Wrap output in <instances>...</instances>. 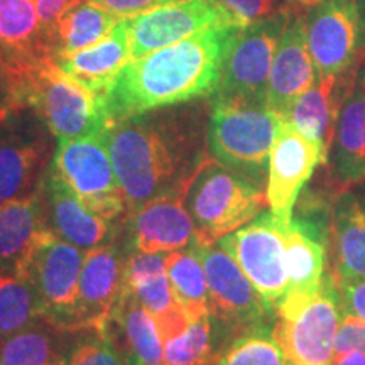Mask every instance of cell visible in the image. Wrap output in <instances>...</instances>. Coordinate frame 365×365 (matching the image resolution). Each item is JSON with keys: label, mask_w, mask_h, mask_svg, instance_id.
<instances>
[{"label": "cell", "mask_w": 365, "mask_h": 365, "mask_svg": "<svg viewBox=\"0 0 365 365\" xmlns=\"http://www.w3.org/2000/svg\"><path fill=\"white\" fill-rule=\"evenodd\" d=\"M207 125L202 103L196 100L139 113L108 127V153L129 213L173 190L190 188L210 159L205 153Z\"/></svg>", "instance_id": "1"}, {"label": "cell", "mask_w": 365, "mask_h": 365, "mask_svg": "<svg viewBox=\"0 0 365 365\" xmlns=\"http://www.w3.org/2000/svg\"><path fill=\"white\" fill-rule=\"evenodd\" d=\"M239 27L218 26L130 59L105 93L110 125L171 105L213 97Z\"/></svg>", "instance_id": "2"}, {"label": "cell", "mask_w": 365, "mask_h": 365, "mask_svg": "<svg viewBox=\"0 0 365 365\" xmlns=\"http://www.w3.org/2000/svg\"><path fill=\"white\" fill-rule=\"evenodd\" d=\"M282 117L264 103L212 98L207 148L213 161L262 186Z\"/></svg>", "instance_id": "3"}, {"label": "cell", "mask_w": 365, "mask_h": 365, "mask_svg": "<svg viewBox=\"0 0 365 365\" xmlns=\"http://www.w3.org/2000/svg\"><path fill=\"white\" fill-rule=\"evenodd\" d=\"M22 107H29L54 139H83L108 130L105 98L68 76L54 59L21 71Z\"/></svg>", "instance_id": "4"}, {"label": "cell", "mask_w": 365, "mask_h": 365, "mask_svg": "<svg viewBox=\"0 0 365 365\" xmlns=\"http://www.w3.org/2000/svg\"><path fill=\"white\" fill-rule=\"evenodd\" d=\"M266 188L227 170L212 158L203 164L186 193L196 227V244L213 245L262 213Z\"/></svg>", "instance_id": "5"}, {"label": "cell", "mask_w": 365, "mask_h": 365, "mask_svg": "<svg viewBox=\"0 0 365 365\" xmlns=\"http://www.w3.org/2000/svg\"><path fill=\"white\" fill-rule=\"evenodd\" d=\"M344 317L336 276H325L312 298L282 301L274 322V336L289 365H330L333 340Z\"/></svg>", "instance_id": "6"}, {"label": "cell", "mask_w": 365, "mask_h": 365, "mask_svg": "<svg viewBox=\"0 0 365 365\" xmlns=\"http://www.w3.org/2000/svg\"><path fill=\"white\" fill-rule=\"evenodd\" d=\"M51 170L103 220L118 223L129 213L108 153L107 132L83 139H58Z\"/></svg>", "instance_id": "7"}, {"label": "cell", "mask_w": 365, "mask_h": 365, "mask_svg": "<svg viewBox=\"0 0 365 365\" xmlns=\"http://www.w3.org/2000/svg\"><path fill=\"white\" fill-rule=\"evenodd\" d=\"M53 137L29 107L7 113L0 125V205L38 193L53 163Z\"/></svg>", "instance_id": "8"}, {"label": "cell", "mask_w": 365, "mask_h": 365, "mask_svg": "<svg viewBox=\"0 0 365 365\" xmlns=\"http://www.w3.org/2000/svg\"><path fill=\"white\" fill-rule=\"evenodd\" d=\"M85 254L76 245L44 230L19 267L34 287L43 318L68 331H73Z\"/></svg>", "instance_id": "9"}, {"label": "cell", "mask_w": 365, "mask_h": 365, "mask_svg": "<svg viewBox=\"0 0 365 365\" xmlns=\"http://www.w3.org/2000/svg\"><path fill=\"white\" fill-rule=\"evenodd\" d=\"M284 223L272 212H262L254 222L222 237L218 245L245 272L271 307L279 308L289 287Z\"/></svg>", "instance_id": "10"}, {"label": "cell", "mask_w": 365, "mask_h": 365, "mask_svg": "<svg viewBox=\"0 0 365 365\" xmlns=\"http://www.w3.org/2000/svg\"><path fill=\"white\" fill-rule=\"evenodd\" d=\"M289 16L287 11H281L237 31L227 51L220 85L213 98L267 105L272 59Z\"/></svg>", "instance_id": "11"}, {"label": "cell", "mask_w": 365, "mask_h": 365, "mask_svg": "<svg viewBox=\"0 0 365 365\" xmlns=\"http://www.w3.org/2000/svg\"><path fill=\"white\" fill-rule=\"evenodd\" d=\"M304 22L317 78L345 75L364 51L365 0H318Z\"/></svg>", "instance_id": "12"}, {"label": "cell", "mask_w": 365, "mask_h": 365, "mask_svg": "<svg viewBox=\"0 0 365 365\" xmlns=\"http://www.w3.org/2000/svg\"><path fill=\"white\" fill-rule=\"evenodd\" d=\"M208 282L210 314L223 335L276 322L277 312L255 289L245 272L218 244L198 245Z\"/></svg>", "instance_id": "13"}, {"label": "cell", "mask_w": 365, "mask_h": 365, "mask_svg": "<svg viewBox=\"0 0 365 365\" xmlns=\"http://www.w3.org/2000/svg\"><path fill=\"white\" fill-rule=\"evenodd\" d=\"M132 59L145 56L210 27L232 26L217 0H176L127 19Z\"/></svg>", "instance_id": "14"}, {"label": "cell", "mask_w": 365, "mask_h": 365, "mask_svg": "<svg viewBox=\"0 0 365 365\" xmlns=\"http://www.w3.org/2000/svg\"><path fill=\"white\" fill-rule=\"evenodd\" d=\"M125 257L120 228L110 242L86 250L73 313V331H105L124 284Z\"/></svg>", "instance_id": "15"}, {"label": "cell", "mask_w": 365, "mask_h": 365, "mask_svg": "<svg viewBox=\"0 0 365 365\" xmlns=\"http://www.w3.org/2000/svg\"><path fill=\"white\" fill-rule=\"evenodd\" d=\"M188 190H173L158 196L122 220L120 232L127 252L170 254L193 244L196 227L186 207Z\"/></svg>", "instance_id": "16"}, {"label": "cell", "mask_w": 365, "mask_h": 365, "mask_svg": "<svg viewBox=\"0 0 365 365\" xmlns=\"http://www.w3.org/2000/svg\"><path fill=\"white\" fill-rule=\"evenodd\" d=\"M322 163H327L322 149L282 118L269 158L266 182L267 205L274 215L291 223L301 190Z\"/></svg>", "instance_id": "17"}, {"label": "cell", "mask_w": 365, "mask_h": 365, "mask_svg": "<svg viewBox=\"0 0 365 365\" xmlns=\"http://www.w3.org/2000/svg\"><path fill=\"white\" fill-rule=\"evenodd\" d=\"M46 227L81 250L97 249L117 235L120 222L110 223L93 213L51 168L39 186Z\"/></svg>", "instance_id": "18"}, {"label": "cell", "mask_w": 365, "mask_h": 365, "mask_svg": "<svg viewBox=\"0 0 365 365\" xmlns=\"http://www.w3.org/2000/svg\"><path fill=\"white\" fill-rule=\"evenodd\" d=\"M317 81L312 53H309L307 22L303 16H289L272 59L267 81L266 103L269 110L286 118L304 91Z\"/></svg>", "instance_id": "19"}, {"label": "cell", "mask_w": 365, "mask_h": 365, "mask_svg": "<svg viewBox=\"0 0 365 365\" xmlns=\"http://www.w3.org/2000/svg\"><path fill=\"white\" fill-rule=\"evenodd\" d=\"M135 294L140 304L156 318L163 339L180 335L190 319L178 307L166 272V254L129 250L125 257L124 284Z\"/></svg>", "instance_id": "20"}, {"label": "cell", "mask_w": 365, "mask_h": 365, "mask_svg": "<svg viewBox=\"0 0 365 365\" xmlns=\"http://www.w3.org/2000/svg\"><path fill=\"white\" fill-rule=\"evenodd\" d=\"M100 335L110 339L124 365L164 364V339L156 318L124 286Z\"/></svg>", "instance_id": "21"}, {"label": "cell", "mask_w": 365, "mask_h": 365, "mask_svg": "<svg viewBox=\"0 0 365 365\" xmlns=\"http://www.w3.org/2000/svg\"><path fill=\"white\" fill-rule=\"evenodd\" d=\"M132 59L127 19H120L110 34L78 53L54 58V63L91 93L105 98L118 71Z\"/></svg>", "instance_id": "22"}, {"label": "cell", "mask_w": 365, "mask_h": 365, "mask_svg": "<svg viewBox=\"0 0 365 365\" xmlns=\"http://www.w3.org/2000/svg\"><path fill=\"white\" fill-rule=\"evenodd\" d=\"M289 287L282 301L312 298L325 279L327 234L317 220L293 217L286 230Z\"/></svg>", "instance_id": "23"}, {"label": "cell", "mask_w": 365, "mask_h": 365, "mask_svg": "<svg viewBox=\"0 0 365 365\" xmlns=\"http://www.w3.org/2000/svg\"><path fill=\"white\" fill-rule=\"evenodd\" d=\"M0 51L19 73L53 59L38 0H0Z\"/></svg>", "instance_id": "24"}, {"label": "cell", "mask_w": 365, "mask_h": 365, "mask_svg": "<svg viewBox=\"0 0 365 365\" xmlns=\"http://www.w3.org/2000/svg\"><path fill=\"white\" fill-rule=\"evenodd\" d=\"M341 76L317 78L312 88L296 100L286 115V120L296 130L322 149L325 161H328V154L335 139L340 108L345 102L340 95Z\"/></svg>", "instance_id": "25"}, {"label": "cell", "mask_w": 365, "mask_h": 365, "mask_svg": "<svg viewBox=\"0 0 365 365\" xmlns=\"http://www.w3.org/2000/svg\"><path fill=\"white\" fill-rule=\"evenodd\" d=\"M76 336L39 318L0 340V365H66Z\"/></svg>", "instance_id": "26"}, {"label": "cell", "mask_w": 365, "mask_h": 365, "mask_svg": "<svg viewBox=\"0 0 365 365\" xmlns=\"http://www.w3.org/2000/svg\"><path fill=\"white\" fill-rule=\"evenodd\" d=\"M48 230L39 191L0 205V271H19L38 237Z\"/></svg>", "instance_id": "27"}, {"label": "cell", "mask_w": 365, "mask_h": 365, "mask_svg": "<svg viewBox=\"0 0 365 365\" xmlns=\"http://www.w3.org/2000/svg\"><path fill=\"white\" fill-rule=\"evenodd\" d=\"M118 21L120 17H117L115 14L108 12L107 9L100 7L91 0H83L63 14L49 29L48 44L53 59L78 53L97 44L110 34Z\"/></svg>", "instance_id": "28"}, {"label": "cell", "mask_w": 365, "mask_h": 365, "mask_svg": "<svg viewBox=\"0 0 365 365\" xmlns=\"http://www.w3.org/2000/svg\"><path fill=\"white\" fill-rule=\"evenodd\" d=\"M335 166L346 185L365 181V83L346 95L335 130Z\"/></svg>", "instance_id": "29"}, {"label": "cell", "mask_w": 365, "mask_h": 365, "mask_svg": "<svg viewBox=\"0 0 365 365\" xmlns=\"http://www.w3.org/2000/svg\"><path fill=\"white\" fill-rule=\"evenodd\" d=\"M336 279L365 277V202L346 195L336 203L331 220Z\"/></svg>", "instance_id": "30"}, {"label": "cell", "mask_w": 365, "mask_h": 365, "mask_svg": "<svg viewBox=\"0 0 365 365\" xmlns=\"http://www.w3.org/2000/svg\"><path fill=\"white\" fill-rule=\"evenodd\" d=\"M166 272L175 301L190 322L210 314L207 274L195 244L166 254Z\"/></svg>", "instance_id": "31"}, {"label": "cell", "mask_w": 365, "mask_h": 365, "mask_svg": "<svg viewBox=\"0 0 365 365\" xmlns=\"http://www.w3.org/2000/svg\"><path fill=\"white\" fill-rule=\"evenodd\" d=\"M212 365H289V360L274 336V323H264L227 335Z\"/></svg>", "instance_id": "32"}, {"label": "cell", "mask_w": 365, "mask_h": 365, "mask_svg": "<svg viewBox=\"0 0 365 365\" xmlns=\"http://www.w3.org/2000/svg\"><path fill=\"white\" fill-rule=\"evenodd\" d=\"M223 339L225 335L212 314L193 319L180 335L164 341L163 365H212Z\"/></svg>", "instance_id": "33"}, {"label": "cell", "mask_w": 365, "mask_h": 365, "mask_svg": "<svg viewBox=\"0 0 365 365\" xmlns=\"http://www.w3.org/2000/svg\"><path fill=\"white\" fill-rule=\"evenodd\" d=\"M43 318L34 287L19 271H0V340Z\"/></svg>", "instance_id": "34"}, {"label": "cell", "mask_w": 365, "mask_h": 365, "mask_svg": "<svg viewBox=\"0 0 365 365\" xmlns=\"http://www.w3.org/2000/svg\"><path fill=\"white\" fill-rule=\"evenodd\" d=\"M66 365H124L110 339L97 331H80Z\"/></svg>", "instance_id": "35"}, {"label": "cell", "mask_w": 365, "mask_h": 365, "mask_svg": "<svg viewBox=\"0 0 365 365\" xmlns=\"http://www.w3.org/2000/svg\"><path fill=\"white\" fill-rule=\"evenodd\" d=\"M235 27H247L286 11L284 0H217Z\"/></svg>", "instance_id": "36"}, {"label": "cell", "mask_w": 365, "mask_h": 365, "mask_svg": "<svg viewBox=\"0 0 365 365\" xmlns=\"http://www.w3.org/2000/svg\"><path fill=\"white\" fill-rule=\"evenodd\" d=\"M22 107V75L0 51V115Z\"/></svg>", "instance_id": "37"}, {"label": "cell", "mask_w": 365, "mask_h": 365, "mask_svg": "<svg viewBox=\"0 0 365 365\" xmlns=\"http://www.w3.org/2000/svg\"><path fill=\"white\" fill-rule=\"evenodd\" d=\"M354 350L365 352V322L345 313L333 340V355L354 352Z\"/></svg>", "instance_id": "38"}, {"label": "cell", "mask_w": 365, "mask_h": 365, "mask_svg": "<svg viewBox=\"0 0 365 365\" xmlns=\"http://www.w3.org/2000/svg\"><path fill=\"white\" fill-rule=\"evenodd\" d=\"M336 281H339L341 304H344L345 313L365 322V277Z\"/></svg>", "instance_id": "39"}, {"label": "cell", "mask_w": 365, "mask_h": 365, "mask_svg": "<svg viewBox=\"0 0 365 365\" xmlns=\"http://www.w3.org/2000/svg\"><path fill=\"white\" fill-rule=\"evenodd\" d=\"M91 2L115 14L120 19H129V17L139 16V14L150 11V9L166 6V4L176 2V0H91Z\"/></svg>", "instance_id": "40"}, {"label": "cell", "mask_w": 365, "mask_h": 365, "mask_svg": "<svg viewBox=\"0 0 365 365\" xmlns=\"http://www.w3.org/2000/svg\"><path fill=\"white\" fill-rule=\"evenodd\" d=\"M81 2H83V0H38L39 19L46 34V39H48V33L54 22H56L66 11H70V9L78 6Z\"/></svg>", "instance_id": "41"}, {"label": "cell", "mask_w": 365, "mask_h": 365, "mask_svg": "<svg viewBox=\"0 0 365 365\" xmlns=\"http://www.w3.org/2000/svg\"><path fill=\"white\" fill-rule=\"evenodd\" d=\"M333 365H365V352L354 350L333 357Z\"/></svg>", "instance_id": "42"}, {"label": "cell", "mask_w": 365, "mask_h": 365, "mask_svg": "<svg viewBox=\"0 0 365 365\" xmlns=\"http://www.w3.org/2000/svg\"><path fill=\"white\" fill-rule=\"evenodd\" d=\"M289 2L299 4V6H308V7H312L313 4H317V2H318V0H289Z\"/></svg>", "instance_id": "43"}, {"label": "cell", "mask_w": 365, "mask_h": 365, "mask_svg": "<svg viewBox=\"0 0 365 365\" xmlns=\"http://www.w3.org/2000/svg\"><path fill=\"white\" fill-rule=\"evenodd\" d=\"M6 115H7V113H6ZM6 115H0V125H2V120L6 118Z\"/></svg>", "instance_id": "44"}, {"label": "cell", "mask_w": 365, "mask_h": 365, "mask_svg": "<svg viewBox=\"0 0 365 365\" xmlns=\"http://www.w3.org/2000/svg\"><path fill=\"white\" fill-rule=\"evenodd\" d=\"M364 83H365V76H364Z\"/></svg>", "instance_id": "45"}]
</instances>
